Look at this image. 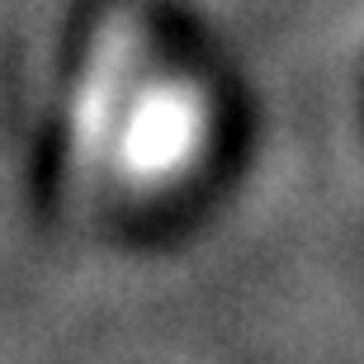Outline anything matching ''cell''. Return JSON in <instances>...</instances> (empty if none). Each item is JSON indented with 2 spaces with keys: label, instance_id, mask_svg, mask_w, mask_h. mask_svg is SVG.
<instances>
[{
  "label": "cell",
  "instance_id": "cell-1",
  "mask_svg": "<svg viewBox=\"0 0 364 364\" xmlns=\"http://www.w3.org/2000/svg\"><path fill=\"white\" fill-rule=\"evenodd\" d=\"M213 133V105L199 81L189 76H137L119 128L109 137L105 166L123 189L161 194L194 176V166L208 151Z\"/></svg>",
  "mask_w": 364,
  "mask_h": 364
},
{
  "label": "cell",
  "instance_id": "cell-2",
  "mask_svg": "<svg viewBox=\"0 0 364 364\" xmlns=\"http://www.w3.org/2000/svg\"><path fill=\"white\" fill-rule=\"evenodd\" d=\"M142 67H147V33L137 24V14H114L109 24H100L76 95H71V166L81 176L105 166L109 137L119 128V114Z\"/></svg>",
  "mask_w": 364,
  "mask_h": 364
}]
</instances>
